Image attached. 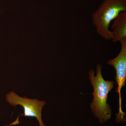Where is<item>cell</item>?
Instances as JSON below:
<instances>
[{
  "mask_svg": "<svg viewBox=\"0 0 126 126\" xmlns=\"http://www.w3.org/2000/svg\"><path fill=\"white\" fill-rule=\"evenodd\" d=\"M126 11V0H104L93 13V23L97 34L105 40H112L110 23L120 12Z\"/></svg>",
  "mask_w": 126,
  "mask_h": 126,
  "instance_id": "cell-2",
  "label": "cell"
},
{
  "mask_svg": "<svg viewBox=\"0 0 126 126\" xmlns=\"http://www.w3.org/2000/svg\"><path fill=\"white\" fill-rule=\"evenodd\" d=\"M120 43L121 49L119 53L115 58L109 60L107 62L109 65L113 66L116 71L115 79L118 86L116 92L119 94V111L117 113L115 119L117 123L126 121V113L122 109L121 92L126 82V40L122 41Z\"/></svg>",
  "mask_w": 126,
  "mask_h": 126,
  "instance_id": "cell-3",
  "label": "cell"
},
{
  "mask_svg": "<svg viewBox=\"0 0 126 126\" xmlns=\"http://www.w3.org/2000/svg\"><path fill=\"white\" fill-rule=\"evenodd\" d=\"M6 101L11 106L16 107L18 105L22 106L24 109V113L21 114L16 121L7 126L19 124L18 121L21 116L36 118L39 122V126H45L42 121V110L46 104L45 101H39L37 99H31L26 97H21L11 91L6 95Z\"/></svg>",
  "mask_w": 126,
  "mask_h": 126,
  "instance_id": "cell-4",
  "label": "cell"
},
{
  "mask_svg": "<svg viewBox=\"0 0 126 126\" xmlns=\"http://www.w3.org/2000/svg\"><path fill=\"white\" fill-rule=\"evenodd\" d=\"M102 66L98 64L95 71L91 69L89 72V78L93 88V101L90 104L91 111L94 116L98 119L101 124L111 119L112 111L107 103L109 92L114 87L115 82L105 80L102 74Z\"/></svg>",
  "mask_w": 126,
  "mask_h": 126,
  "instance_id": "cell-1",
  "label": "cell"
},
{
  "mask_svg": "<svg viewBox=\"0 0 126 126\" xmlns=\"http://www.w3.org/2000/svg\"><path fill=\"white\" fill-rule=\"evenodd\" d=\"M113 21L111 26L113 42L126 40V11L120 12Z\"/></svg>",
  "mask_w": 126,
  "mask_h": 126,
  "instance_id": "cell-5",
  "label": "cell"
}]
</instances>
